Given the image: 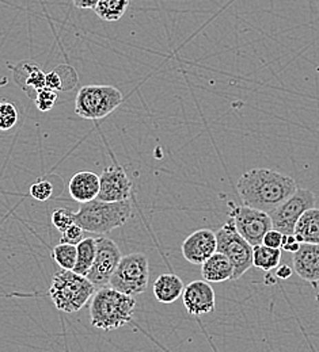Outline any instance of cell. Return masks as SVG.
Returning a JSON list of instances; mask_svg holds the SVG:
<instances>
[{
  "label": "cell",
  "mask_w": 319,
  "mask_h": 352,
  "mask_svg": "<svg viewBox=\"0 0 319 352\" xmlns=\"http://www.w3.org/2000/svg\"><path fill=\"white\" fill-rule=\"evenodd\" d=\"M96 252V237H86L76 245V263L74 272L86 276L92 268Z\"/></svg>",
  "instance_id": "cell-20"
},
{
  "label": "cell",
  "mask_w": 319,
  "mask_h": 352,
  "mask_svg": "<svg viewBox=\"0 0 319 352\" xmlns=\"http://www.w3.org/2000/svg\"><path fill=\"white\" fill-rule=\"evenodd\" d=\"M74 222H75V213L70 209H57L52 213V223L61 233Z\"/></svg>",
  "instance_id": "cell-25"
},
{
  "label": "cell",
  "mask_w": 319,
  "mask_h": 352,
  "mask_svg": "<svg viewBox=\"0 0 319 352\" xmlns=\"http://www.w3.org/2000/svg\"><path fill=\"white\" fill-rule=\"evenodd\" d=\"M183 307L192 316H204L215 310V290L207 280H193L183 289Z\"/></svg>",
  "instance_id": "cell-13"
},
{
  "label": "cell",
  "mask_w": 319,
  "mask_h": 352,
  "mask_svg": "<svg viewBox=\"0 0 319 352\" xmlns=\"http://www.w3.org/2000/svg\"><path fill=\"white\" fill-rule=\"evenodd\" d=\"M119 245L109 237L101 236L96 239V252L92 268L86 278L95 286L102 289L109 286V280L121 261Z\"/></svg>",
  "instance_id": "cell-10"
},
{
  "label": "cell",
  "mask_w": 319,
  "mask_h": 352,
  "mask_svg": "<svg viewBox=\"0 0 319 352\" xmlns=\"http://www.w3.org/2000/svg\"><path fill=\"white\" fill-rule=\"evenodd\" d=\"M53 194V186L48 180H37L30 187V195L37 201H48Z\"/></svg>",
  "instance_id": "cell-27"
},
{
  "label": "cell",
  "mask_w": 319,
  "mask_h": 352,
  "mask_svg": "<svg viewBox=\"0 0 319 352\" xmlns=\"http://www.w3.org/2000/svg\"><path fill=\"white\" fill-rule=\"evenodd\" d=\"M123 92L113 86H85L75 99V113L85 120H102L123 103Z\"/></svg>",
  "instance_id": "cell-5"
},
{
  "label": "cell",
  "mask_w": 319,
  "mask_h": 352,
  "mask_svg": "<svg viewBox=\"0 0 319 352\" xmlns=\"http://www.w3.org/2000/svg\"><path fill=\"white\" fill-rule=\"evenodd\" d=\"M136 301L112 287H102L92 296L90 304L92 324L103 331L119 329L132 321Z\"/></svg>",
  "instance_id": "cell-2"
},
{
  "label": "cell",
  "mask_w": 319,
  "mask_h": 352,
  "mask_svg": "<svg viewBox=\"0 0 319 352\" xmlns=\"http://www.w3.org/2000/svg\"><path fill=\"white\" fill-rule=\"evenodd\" d=\"M83 233H85V230L76 222H74L71 226H68L61 233V243L71 244V245H78L85 239Z\"/></svg>",
  "instance_id": "cell-28"
},
{
  "label": "cell",
  "mask_w": 319,
  "mask_h": 352,
  "mask_svg": "<svg viewBox=\"0 0 319 352\" xmlns=\"http://www.w3.org/2000/svg\"><path fill=\"white\" fill-rule=\"evenodd\" d=\"M316 201L317 198L313 191L296 188L289 198L268 213L272 221V228L282 234H294L296 222L305 212L316 206Z\"/></svg>",
  "instance_id": "cell-8"
},
{
  "label": "cell",
  "mask_w": 319,
  "mask_h": 352,
  "mask_svg": "<svg viewBox=\"0 0 319 352\" xmlns=\"http://www.w3.org/2000/svg\"><path fill=\"white\" fill-rule=\"evenodd\" d=\"M281 261V250L269 248L264 244L253 247V265L263 271H272Z\"/></svg>",
  "instance_id": "cell-22"
},
{
  "label": "cell",
  "mask_w": 319,
  "mask_h": 352,
  "mask_svg": "<svg viewBox=\"0 0 319 352\" xmlns=\"http://www.w3.org/2000/svg\"><path fill=\"white\" fill-rule=\"evenodd\" d=\"M282 237H284V234L282 233H280L278 230H276V229H271V230H268L267 232V234L264 236V239H263V244L264 245H267V247H269V248H278V250H281V244H282Z\"/></svg>",
  "instance_id": "cell-29"
},
{
  "label": "cell",
  "mask_w": 319,
  "mask_h": 352,
  "mask_svg": "<svg viewBox=\"0 0 319 352\" xmlns=\"http://www.w3.org/2000/svg\"><path fill=\"white\" fill-rule=\"evenodd\" d=\"M216 251L223 254L234 267L232 280L239 279L253 267V245L238 233L231 219L216 232Z\"/></svg>",
  "instance_id": "cell-7"
},
{
  "label": "cell",
  "mask_w": 319,
  "mask_h": 352,
  "mask_svg": "<svg viewBox=\"0 0 319 352\" xmlns=\"http://www.w3.org/2000/svg\"><path fill=\"white\" fill-rule=\"evenodd\" d=\"M128 6L130 0H99L94 12L105 22H117L124 16Z\"/></svg>",
  "instance_id": "cell-21"
},
{
  "label": "cell",
  "mask_w": 319,
  "mask_h": 352,
  "mask_svg": "<svg viewBox=\"0 0 319 352\" xmlns=\"http://www.w3.org/2000/svg\"><path fill=\"white\" fill-rule=\"evenodd\" d=\"M45 74L40 69L36 63L25 61L14 68L15 82L23 88L30 96L45 87Z\"/></svg>",
  "instance_id": "cell-16"
},
{
  "label": "cell",
  "mask_w": 319,
  "mask_h": 352,
  "mask_svg": "<svg viewBox=\"0 0 319 352\" xmlns=\"http://www.w3.org/2000/svg\"><path fill=\"white\" fill-rule=\"evenodd\" d=\"M56 100H57V94L54 89L44 87L36 94V104L40 111H49L56 103Z\"/></svg>",
  "instance_id": "cell-26"
},
{
  "label": "cell",
  "mask_w": 319,
  "mask_h": 352,
  "mask_svg": "<svg viewBox=\"0 0 319 352\" xmlns=\"http://www.w3.org/2000/svg\"><path fill=\"white\" fill-rule=\"evenodd\" d=\"M99 0H72L74 6L81 10H94Z\"/></svg>",
  "instance_id": "cell-31"
},
{
  "label": "cell",
  "mask_w": 319,
  "mask_h": 352,
  "mask_svg": "<svg viewBox=\"0 0 319 352\" xmlns=\"http://www.w3.org/2000/svg\"><path fill=\"white\" fill-rule=\"evenodd\" d=\"M292 274H294L292 268H291L289 265H287V264L277 267V271H276V275H277V278H280V279H288Z\"/></svg>",
  "instance_id": "cell-32"
},
{
  "label": "cell",
  "mask_w": 319,
  "mask_h": 352,
  "mask_svg": "<svg viewBox=\"0 0 319 352\" xmlns=\"http://www.w3.org/2000/svg\"><path fill=\"white\" fill-rule=\"evenodd\" d=\"M95 292V286L86 276L70 270H61L52 279L49 297L60 311L75 313L85 308Z\"/></svg>",
  "instance_id": "cell-4"
},
{
  "label": "cell",
  "mask_w": 319,
  "mask_h": 352,
  "mask_svg": "<svg viewBox=\"0 0 319 352\" xmlns=\"http://www.w3.org/2000/svg\"><path fill=\"white\" fill-rule=\"evenodd\" d=\"M218 250L216 233L208 228L198 229L189 234L183 243V258L192 264L204 263Z\"/></svg>",
  "instance_id": "cell-12"
},
{
  "label": "cell",
  "mask_w": 319,
  "mask_h": 352,
  "mask_svg": "<svg viewBox=\"0 0 319 352\" xmlns=\"http://www.w3.org/2000/svg\"><path fill=\"white\" fill-rule=\"evenodd\" d=\"M229 219L238 233L253 247L263 244V239L272 229V221L268 213L250 206H235L229 212Z\"/></svg>",
  "instance_id": "cell-9"
},
{
  "label": "cell",
  "mask_w": 319,
  "mask_h": 352,
  "mask_svg": "<svg viewBox=\"0 0 319 352\" xmlns=\"http://www.w3.org/2000/svg\"><path fill=\"white\" fill-rule=\"evenodd\" d=\"M52 259L61 267V270L72 271L76 263V245L60 243L52 250Z\"/></svg>",
  "instance_id": "cell-23"
},
{
  "label": "cell",
  "mask_w": 319,
  "mask_h": 352,
  "mask_svg": "<svg viewBox=\"0 0 319 352\" xmlns=\"http://www.w3.org/2000/svg\"><path fill=\"white\" fill-rule=\"evenodd\" d=\"M299 247H300V243L296 240V237L294 234H284L281 250L295 254L299 250Z\"/></svg>",
  "instance_id": "cell-30"
},
{
  "label": "cell",
  "mask_w": 319,
  "mask_h": 352,
  "mask_svg": "<svg viewBox=\"0 0 319 352\" xmlns=\"http://www.w3.org/2000/svg\"><path fill=\"white\" fill-rule=\"evenodd\" d=\"M295 272L306 282H319V244H300L294 254Z\"/></svg>",
  "instance_id": "cell-14"
},
{
  "label": "cell",
  "mask_w": 319,
  "mask_h": 352,
  "mask_svg": "<svg viewBox=\"0 0 319 352\" xmlns=\"http://www.w3.org/2000/svg\"><path fill=\"white\" fill-rule=\"evenodd\" d=\"M183 279L172 272L162 274L154 283V296L161 304H173L183 296Z\"/></svg>",
  "instance_id": "cell-17"
},
{
  "label": "cell",
  "mask_w": 319,
  "mask_h": 352,
  "mask_svg": "<svg viewBox=\"0 0 319 352\" xmlns=\"http://www.w3.org/2000/svg\"><path fill=\"white\" fill-rule=\"evenodd\" d=\"M132 216V205L128 201L103 202L98 198L82 204L75 213V222L85 230L106 234L127 223Z\"/></svg>",
  "instance_id": "cell-3"
},
{
  "label": "cell",
  "mask_w": 319,
  "mask_h": 352,
  "mask_svg": "<svg viewBox=\"0 0 319 352\" xmlns=\"http://www.w3.org/2000/svg\"><path fill=\"white\" fill-rule=\"evenodd\" d=\"M232 264L223 254L218 251L201 264V275L207 282L222 283L232 279Z\"/></svg>",
  "instance_id": "cell-18"
},
{
  "label": "cell",
  "mask_w": 319,
  "mask_h": 352,
  "mask_svg": "<svg viewBox=\"0 0 319 352\" xmlns=\"http://www.w3.org/2000/svg\"><path fill=\"white\" fill-rule=\"evenodd\" d=\"M19 121V113L14 103L0 100V132L12 131Z\"/></svg>",
  "instance_id": "cell-24"
},
{
  "label": "cell",
  "mask_w": 319,
  "mask_h": 352,
  "mask_svg": "<svg viewBox=\"0 0 319 352\" xmlns=\"http://www.w3.org/2000/svg\"><path fill=\"white\" fill-rule=\"evenodd\" d=\"M132 182L123 167L110 166L99 176L98 199L103 202L128 201L132 195Z\"/></svg>",
  "instance_id": "cell-11"
},
{
  "label": "cell",
  "mask_w": 319,
  "mask_h": 352,
  "mask_svg": "<svg viewBox=\"0 0 319 352\" xmlns=\"http://www.w3.org/2000/svg\"><path fill=\"white\" fill-rule=\"evenodd\" d=\"M296 188V182L291 176L268 168H253L238 180V192L243 205L265 213L272 212Z\"/></svg>",
  "instance_id": "cell-1"
},
{
  "label": "cell",
  "mask_w": 319,
  "mask_h": 352,
  "mask_svg": "<svg viewBox=\"0 0 319 352\" xmlns=\"http://www.w3.org/2000/svg\"><path fill=\"white\" fill-rule=\"evenodd\" d=\"M294 236L300 244H319V209L311 208L296 222Z\"/></svg>",
  "instance_id": "cell-19"
},
{
  "label": "cell",
  "mask_w": 319,
  "mask_h": 352,
  "mask_svg": "<svg viewBox=\"0 0 319 352\" xmlns=\"http://www.w3.org/2000/svg\"><path fill=\"white\" fill-rule=\"evenodd\" d=\"M150 265L144 254H130L123 256L114 270L109 286L128 296H138L148 287Z\"/></svg>",
  "instance_id": "cell-6"
},
{
  "label": "cell",
  "mask_w": 319,
  "mask_h": 352,
  "mask_svg": "<svg viewBox=\"0 0 319 352\" xmlns=\"http://www.w3.org/2000/svg\"><path fill=\"white\" fill-rule=\"evenodd\" d=\"M70 195L79 204L95 199L99 192V176L92 171H82L71 177L68 184Z\"/></svg>",
  "instance_id": "cell-15"
}]
</instances>
